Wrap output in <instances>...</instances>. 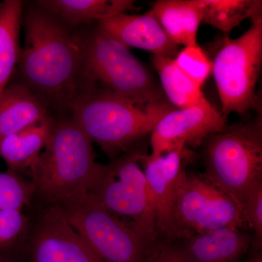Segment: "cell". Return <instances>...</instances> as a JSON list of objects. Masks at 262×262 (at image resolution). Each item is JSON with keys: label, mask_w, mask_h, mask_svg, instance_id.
I'll return each mask as SVG.
<instances>
[{"label": "cell", "mask_w": 262, "mask_h": 262, "mask_svg": "<svg viewBox=\"0 0 262 262\" xmlns=\"http://www.w3.org/2000/svg\"><path fill=\"white\" fill-rule=\"evenodd\" d=\"M143 155L133 153L106 165L101 163L87 194L152 247L158 239L156 212Z\"/></svg>", "instance_id": "4"}, {"label": "cell", "mask_w": 262, "mask_h": 262, "mask_svg": "<svg viewBox=\"0 0 262 262\" xmlns=\"http://www.w3.org/2000/svg\"><path fill=\"white\" fill-rule=\"evenodd\" d=\"M146 262H187L177 245L170 242L156 244L151 248Z\"/></svg>", "instance_id": "26"}, {"label": "cell", "mask_w": 262, "mask_h": 262, "mask_svg": "<svg viewBox=\"0 0 262 262\" xmlns=\"http://www.w3.org/2000/svg\"><path fill=\"white\" fill-rule=\"evenodd\" d=\"M247 226L242 207L202 175L184 169L176 189L173 241L221 227Z\"/></svg>", "instance_id": "8"}, {"label": "cell", "mask_w": 262, "mask_h": 262, "mask_svg": "<svg viewBox=\"0 0 262 262\" xmlns=\"http://www.w3.org/2000/svg\"><path fill=\"white\" fill-rule=\"evenodd\" d=\"M226 120L206 98L194 106L175 108L162 117L151 133V153L158 155L178 147H196L220 132Z\"/></svg>", "instance_id": "10"}, {"label": "cell", "mask_w": 262, "mask_h": 262, "mask_svg": "<svg viewBox=\"0 0 262 262\" xmlns=\"http://www.w3.org/2000/svg\"><path fill=\"white\" fill-rule=\"evenodd\" d=\"M25 34L18 63L22 83L48 110H72L80 98L95 90L86 65L84 38L43 10L27 13Z\"/></svg>", "instance_id": "1"}, {"label": "cell", "mask_w": 262, "mask_h": 262, "mask_svg": "<svg viewBox=\"0 0 262 262\" xmlns=\"http://www.w3.org/2000/svg\"><path fill=\"white\" fill-rule=\"evenodd\" d=\"M205 142L203 175L242 207L249 189L262 181L261 118L226 125Z\"/></svg>", "instance_id": "5"}, {"label": "cell", "mask_w": 262, "mask_h": 262, "mask_svg": "<svg viewBox=\"0 0 262 262\" xmlns=\"http://www.w3.org/2000/svg\"><path fill=\"white\" fill-rule=\"evenodd\" d=\"M0 262H14L11 251L10 252H0Z\"/></svg>", "instance_id": "27"}, {"label": "cell", "mask_w": 262, "mask_h": 262, "mask_svg": "<svg viewBox=\"0 0 262 262\" xmlns=\"http://www.w3.org/2000/svg\"><path fill=\"white\" fill-rule=\"evenodd\" d=\"M242 208L246 225L254 232V250L260 251L262 245V181L253 184L249 189Z\"/></svg>", "instance_id": "25"}, {"label": "cell", "mask_w": 262, "mask_h": 262, "mask_svg": "<svg viewBox=\"0 0 262 262\" xmlns=\"http://www.w3.org/2000/svg\"><path fill=\"white\" fill-rule=\"evenodd\" d=\"M69 223L104 262H146L151 246L85 194L61 205ZM155 246V245H154Z\"/></svg>", "instance_id": "9"}, {"label": "cell", "mask_w": 262, "mask_h": 262, "mask_svg": "<svg viewBox=\"0 0 262 262\" xmlns=\"http://www.w3.org/2000/svg\"><path fill=\"white\" fill-rule=\"evenodd\" d=\"M28 227V219L21 211H0V252L13 251L21 241Z\"/></svg>", "instance_id": "24"}, {"label": "cell", "mask_w": 262, "mask_h": 262, "mask_svg": "<svg viewBox=\"0 0 262 262\" xmlns=\"http://www.w3.org/2000/svg\"><path fill=\"white\" fill-rule=\"evenodd\" d=\"M133 0H43L42 10L63 24L78 26L104 20L136 8Z\"/></svg>", "instance_id": "17"}, {"label": "cell", "mask_w": 262, "mask_h": 262, "mask_svg": "<svg viewBox=\"0 0 262 262\" xmlns=\"http://www.w3.org/2000/svg\"><path fill=\"white\" fill-rule=\"evenodd\" d=\"M175 108L169 101L141 107L96 89L80 98L71 111L72 118L90 140L114 155L151 134L162 117Z\"/></svg>", "instance_id": "3"}, {"label": "cell", "mask_w": 262, "mask_h": 262, "mask_svg": "<svg viewBox=\"0 0 262 262\" xmlns=\"http://www.w3.org/2000/svg\"><path fill=\"white\" fill-rule=\"evenodd\" d=\"M151 61L159 75L164 94L174 107H191L204 99L201 86L179 68L174 58L153 55Z\"/></svg>", "instance_id": "20"}, {"label": "cell", "mask_w": 262, "mask_h": 262, "mask_svg": "<svg viewBox=\"0 0 262 262\" xmlns=\"http://www.w3.org/2000/svg\"><path fill=\"white\" fill-rule=\"evenodd\" d=\"M178 246L187 262H238L251 237L237 227H225L182 239Z\"/></svg>", "instance_id": "14"}, {"label": "cell", "mask_w": 262, "mask_h": 262, "mask_svg": "<svg viewBox=\"0 0 262 262\" xmlns=\"http://www.w3.org/2000/svg\"><path fill=\"white\" fill-rule=\"evenodd\" d=\"M187 148L178 147L163 154L143 155L144 175L154 201L158 237L173 241V209L176 189L183 170Z\"/></svg>", "instance_id": "12"}, {"label": "cell", "mask_w": 262, "mask_h": 262, "mask_svg": "<svg viewBox=\"0 0 262 262\" xmlns=\"http://www.w3.org/2000/svg\"><path fill=\"white\" fill-rule=\"evenodd\" d=\"M23 2L0 3V96L8 85L20 58V21Z\"/></svg>", "instance_id": "19"}, {"label": "cell", "mask_w": 262, "mask_h": 262, "mask_svg": "<svg viewBox=\"0 0 262 262\" xmlns=\"http://www.w3.org/2000/svg\"><path fill=\"white\" fill-rule=\"evenodd\" d=\"M31 262H104L72 228L60 205L42 212L31 247Z\"/></svg>", "instance_id": "11"}, {"label": "cell", "mask_w": 262, "mask_h": 262, "mask_svg": "<svg viewBox=\"0 0 262 262\" xmlns=\"http://www.w3.org/2000/svg\"><path fill=\"white\" fill-rule=\"evenodd\" d=\"M174 61L186 75L201 88L212 72L211 60L198 42L184 46L177 53Z\"/></svg>", "instance_id": "23"}, {"label": "cell", "mask_w": 262, "mask_h": 262, "mask_svg": "<svg viewBox=\"0 0 262 262\" xmlns=\"http://www.w3.org/2000/svg\"><path fill=\"white\" fill-rule=\"evenodd\" d=\"M100 165L92 141L73 119L56 120L47 145L29 168L34 193L61 206L87 194Z\"/></svg>", "instance_id": "2"}, {"label": "cell", "mask_w": 262, "mask_h": 262, "mask_svg": "<svg viewBox=\"0 0 262 262\" xmlns=\"http://www.w3.org/2000/svg\"><path fill=\"white\" fill-rule=\"evenodd\" d=\"M98 29L130 48L151 52L154 56L174 58L179 46L167 35L151 11L142 15L122 13L98 22Z\"/></svg>", "instance_id": "13"}, {"label": "cell", "mask_w": 262, "mask_h": 262, "mask_svg": "<svg viewBox=\"0 0 262 262\" xmlns=\"http://www.w3.org/2000/svg\"><path fill=\"white\" fill-rule=\"evenodd\" d=\"M88 72L96 89L141 107L168 101L152 74L130 50L97 29L84 38Z\"/></svg>", "instance_id": "6"}, {"label": "cell", "mask_w": 262, "mask_h": 262, "mask_svg": "<svg viewBox=\"0 0 262 262\" xmlns=\"http://www.w3.org/2000/svg\"><path fill=\"white\" fill-rule=\"evenodd\" d=\"M49 116L47 106L27 85L8 84L0 96V141Z\"/></svg>", "instance_id": "15"}, {"label": "cell", "mask_w": 262, "mask_h": 262, "mask_svg": "<svg viewBox=\"0 0 262 262\" xmlns=\"http://www.w3.org/2000/svg\"><path fill=\"white\" fill-rule=\"evenodd\" d=\"M150 11L175 44L187 46L196 43L203 18L196 0H158Z\"/></svg>", "instance_id": "18"}, {"label": "cell", "mask_w": 262, "mask_h": 262, "mask_svg": "<svg viewBox=\"0 0 262 262\" xmlns=\"http://www.w3.org/2000/svg\"><path fill=\"white\" fill-rule=\"evenodd\" d=\"M202 22L228 36L246 19L262 13L261 0H196Z\"/></svg>", "instance_id": "21"}, {"label": "cell", "mask_w": 262, "mask_h": 262, "mask_svg": "<svg viewBox=\"0 0 262 262\" xmlns=\"http://www.w3.org/2000/svg\"><path fill=\"white\" fill-rule=\"evenodd\" d=\"M237 38L225 35L212 62V72L222 103V116L245 115L259 110L256 88L262 66V13Z\"/></svg>", "instance_id": "7"}, {"label": "cell", "mask_w": 262, "mask_h": 262, "mask_svg": "<svg viewBox=\"0 0 262 262\" xmlns=\"http://www.w3.org/2000/svg\"><path fill=\"white\" fill-rule=\"evenodd\" d=\"M248 262H262V253L261 251H255L250 256Z\"/></svg>", "instance_id": "28"}, {"label": "cell", "mask_w": 262, "mask_h": 262, "mask_svg": "<svg viewBox=\"0 0 262 262\" xmlns=\"http://www.w3.org/2000/svg\"><path fill=\"white\" fill-rule=\"evenodd\" d=\"M34 194L32 182L24 181L10 170L0 172V211H21L30 203Z\"/></svg>", "instance_id": "22"}, {"label": "cell", "mask_w": 262, "mask_h": 262, "mask_svg": "<svg viewBox=\"0 0 262 262\" xmlns=\"http://www.w3.org/2000/svg\"><path fill=\"white\" fill-rule=\"evenodd\" d=\"M56 120L51 116L7 136L0 141V157L10 171L30 168L47 145Z\"/></svg>", "instance_id": "16"}]
</instances>
